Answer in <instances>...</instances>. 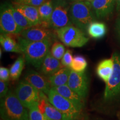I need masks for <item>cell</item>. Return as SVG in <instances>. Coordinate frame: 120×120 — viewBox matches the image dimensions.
I'll use <instances>...</instances> for the list:
<instances>
[{"label": "cell", "instance_id": "1", "mask_svg": "<svg viewBox=\"0 0 120 120\" xmlns=\"http://www.w3.org/2000/svg\"><path fill=\"white\" fill-rule=\"evenodd\" d=\"M17 41L27 62L36 68H40L45 57L50 51L52 41H32L22 37H19Z\"/></svg>", "mask_w": 120, "mask_h": 120}, {"label": "cell", "instance_id": "2", "mask_svg": "<svg viewBox=\"0 0 120 120\" xmlns=\"http://www.w3.org/2000/svg\"><path fill=\"white\" fill-rule=\"evenodd\" d=\"M0 111L3 120H30L29 112L12 92L1 99Z\"/></svg>", "mask_w": 120, "mask_h": 120}, {"label": "cell", "instance_id": "3", "mask_svg": "<svg viewBox=\"0 0 120 120\" xmlns=\"http://www.w3.org/2000/svg\"><path fill=\"white\" fill-rule=\"evenodd\" d=\"M94 12L91 2L78 0L70 7V19L76 27L85 31L90 24L94 21Z\"/></svg>", "mask_w": 120, "mask_h": 120}, {"label": "cell", "instance_id": "4", "mask_svg": "<svg viewBox=\"0 0 120 120\" xmlns=\"http://www.w3.org/2000/svg\"><path fill=\"white\" fill-rule=\"evenodd\" d=\"M49 101L62 114L64 120H78L82 109L51 88L47 94Z\"/></svg>", "mask_w": 120, "mask_h": 120}, {"label": "cell", "instance_id": "5", "mask_svg": "<svg viewBox=\"0 0 120 120\" xmlns=\"http://www.w3.org/2000/svg\"><path fill=\"white\" fill-rule=\"evenodd\" d=\"M60 40L64 45L71 47H82L89 41L82 30L72 25L55 30Z\"/></svg>", "mask_w": 120, "mask_h": 120}, {"label": "cell", "instance_id": "6", "mask_svg": "<svg viewBox=\"0 0 120 120\" xmlns=\"http://www.w3.org/2000/svg\"><path fill=\"white\" fill-rule=\"evenodd\" d=\"M53 10L50 27L55 30L72 25L70 17V6L66 0H53Z\"/></svg>", "mask_w": 120, "mask_h": 120}, {"label": "cell", "instance_id": "7", "mask_svg": "<svg viewBox=\"0 0 120 120\" xmlns=\"http://www.w3.org/2000/svg\"><path fill=\"white\" fill-rule=\"evenodd\" d=\"M112 57L114 61L113 70L106 83L103 98L106 101L112 100L120 95V53L115 52Z\"/></svg>", "mask_w": 120, "mask_h": 120}, {"label": "cell", "instance_id": "8", "mask_svg": "<svg viewBox=\"0 0 120 120\" xmlns=\"http://www.w3.org/2000/svg\"><path fill=\"white\" fill-rule=\"evenodd\" d=\"M15 95L25 107L30 109L34 105H38L41 92L24 80L17 85Z\"/></svg>", "mask_w": 120, "mask_h": 120}, {"label": "cell", "instance_id": "9", "mask_svg": "<svg viewBox=\"0 0 120 120\" xmlns=\"http://www.w3.org/2000/svg\"><path fill=\"white\" fill-rule=\"evenodd\" d=\"M0 30L1 34L17 35L21 34L23 30L18 26L12 13L11 4H4L1 7Z\"/></svg>", "mask_w": 120, "mask_h": 120}, {"label": "cell", "instance_id": "10", "mask_svg": "<svg viewBox=\"0 0 120 120\" xmlns=\"http://www.w3.org/2000/svg\"><path fill=\"white\" fill-rule=\"evenodd\" d=\"M21 36L26 40L32 41H42L49 40L53 41L56 35L49 29V28L43 26L41 23L36 26L23 30L21 33Z\"/></svg>", "mask_w": 120, "mask_h": 120}, {"label": "cell", "instance_id": "11", "mask_svg": "<svg viewBox=\"0 0 120 120\" xmlns=\"http://www.w3.org/2000/svg\"><path fill=\"white\" fill-rule=\"evenodd\" d=\"M67 85L82 98L86 97L88 90V79L85 72H77L71 70Z\"/></svg>", "mask_w": 120, "mask_h": 120}, {"label": "cell", "instance_id": "12", "mask_svg": "<svg viewBox=\"0 0 120 120\" xmlns=\"http://www.w3.org/2000/svg\"><path fill=\"white\" fill-rule=\"evenodd\" d=\"M24 80L34 86L40 92H42L47 94L51 89L48 78L37 72L30 70L24 76Z\"/></svg>", "mask_w": 120, "mask_h": 120}, {"label": "cell", "instance_id": "13", "mask_svg": "<svg viewBox=\"0 0 120 120\" xmlns=\"http://www.w3.org/2000/svg\"><path fill=\"white\" fill-rule=\"evenodd\" d=\"M38 108L42 113L51 120H64L62 114L49 102L48 97L42 92H41Z\"/></svg>", "mask_w": 120, "mask_h": 120}, {"label": "cell", "instance_id": "14", "mask_svg": "<svg viewBox=\"0 0 120 120\" xmlns=\"http://www.w3.org/2000/svg\"><path fill=\"white\" fill-rule=\"evenodd\" d=\"M91 4L96 17L103 18L112 13L116 0H94Z\"/></svg>", "mask_w": 120, "mask_h": 120}, {"label": "cell", "instance_id": "15", "mask_svg": "<svg viewBox=\"0 0 120 120\" xmlns=\"http://www.w3.org/2000/svg\"><path fill=\"white\" fill-rule=\"evenodd\" d=\"M12 5L16 10L27 18L33 26L40 25L42 21L39 14L38 7L15 4H13Z\"/></svg>", "mask_w": 120, "mask_h": 120}, {"label": "cell", "instance_id": "16", "mask_svg": "<svg viewBox=\"0 0 120 120\" xmlns=\"http://www.w3.org/2000/svg\"><path fill=\"white\" fill-rule=\"evenodd\" d=\"M64 67L60 60L52 56L51 52L45 57L40 67L41 73L45 76H50Z\"/></svg>", "mask_w": 120, "mask_h": 120}, {"label": "cell", "instance_id": "17", "mask_svg": "<svg viewBox=\"0 0 120 120\" xmlns=\"http://www.w3.org/2000/svg\"><path fill=\"white\" fill-rule=\"evenodd\" d=\"M52 89L59 94L64 98H67L69 101L72 102L78 107L83 109L85 105L83 98L79 96L77 94L74 92L67 85H62L61 86L52 87Z\"/></svg>", "mask_w": 120, "mask_h": 120}, {"label": "cell", "instance_id": "18", "mask_svg": "<svg viewBox=\"0 0 120 120\" xmlns=\"http://www.w3.org/2000/svg\"><path fill=\"white\" fill-rule=\"evenodd\" d=\"M71 71L70 67L64 66L56 72L49 76L48 79L51 87L67 85Z\"/></svg>", "mask_w": 120, "mask_h": 120}, {"label": "cell", "instance_id": "19", "mask_svg": "<svg viewBox=\"0 0 120 120\" xmlns=\"http://www.w3.org/2000/svg\"><path fill=\"white\" fill-rule=\"evenodd\" d=\"M114 61L113 58L105 59L97 65L96 73L99 77L105 83L107 82L113 70Z\"/></svg>", "mask_w": 120, "mask_h": 120}, {"label": "cell", "instance_id": "20", "mask_svg": "<svg viewBox=\"0 0 120 120\" xmlns=\"http://www.w3.org/2000/svg\"><path fill=\"white\" fill-rule=\"evenodd\" d=\"M15 34H1L0 36V43L5 51L22 53L19 43L13 37Z\"/></svg>", "mask_w": 120, "mask_h": 120}, {"label": "cell", "instance_id": "21", "mask_svg": "<svg viewBox=\"0 0 120 120\" xmlns=\"http://www.w3.org/2000/svg\"><path fill=\"white\" fill-rule=\"evenodd\" d=\"M88 34L90 36L94 39L103 38L107 32V27L103 22L93 21L88 26Z\"/></svg>", "mask_w": 120, "mask_h": 120}, {"label": "cell", "instance_id": "22", "mask_svg": "<svg viewBox=\"0 0 120 120\" xmlns=\"http://www.w3.org/2000/svg\"><path fill=\"white\" fill-rule=\"evenodd\" d=\"M39 14L42 22L50 24V20L53 10V0H48L38 7Z\"/></svg>", "mask_w": 120, "mask_h": 120}, {"label": "cell", "instance_id": "23", "mask_svg": "<svg viewBox=\"0 0 120 120\" xmlns=\"http://www.w3.org/2000/svg\"><path fill=\"white\" fill-rule=\"evenodd\" d=\"M25 58L20 56L10 67V77L12 80H17L20 77L25 66Z\"/></svg>", "mask_w": 120, "mask_h": 120}, {"label": "cell", "instance_id": "24", "mask_svg": "<svg viewBox=\"0 0 120 120\" xmlns=\"http://www.w3.org/2000/svg\"><path fill=\"white\" fill-rule=\"evenodd\" d=\"M11 8L15 21L18 26L23 30V31L33 26L31 22L27 19V18L23 15H22L20 12L16 10L12 4H11Z\"/></svg>", "mask_w": 120, "mask_h": 120}, {"label": "cell", "instance_id": "25", "mask_svg": "<svg viewBox=\"0 0 120 120\" xmlns=\"http://www.w3.org/2000/svg\"><path fill=\"white\" fill-rule=\"evenodd\" d=\"M87 67V61L81 55H76L73 57L70 68L77 72H83Z\"/></svg>", "mask_w": 120, "mask_h": 120}, {"label": "cell", "instance_id": "26", "mask_svg": "<svg viewBox=\"0 0 120 120\" xmlns=\"http://www.w3.org/2000/svg\"><path fill=\"white\" fill-rule=\"evenodd\" d=\"M51 53L54 57L61 60L66 52V49L64 45L61 42L55 41L52 45L50 50Z\"/></svg>", "mask_w": 120, "mask_h": 120}, {"label": "cell", "instance_id": "27", "mask_svg": "<svg viewBox=\"0 0 120 120\" xmlns=\"http://www.w3.org/2000/svg\"><path fill=\"white\" fill-rule=\"evenodd\" d=\"M30 120H51L40 111L38 105L32 106L29 109Z\"/></svg>", "mask_w": 120, "mask_h": 120}, {"label": "cell", "instance_id": "28", "mask_svg": "<svg viewBox=\"0 0 120 120\" xmlns=\"http://www.w3.org/2000/svg\"><path fill=\"white\" fill-rule=\"evenodd\" d=\"M47 1L48 0H15L13 2V4H25V5L38 7Z\"/></svg>", "mask_w": 120, "mask_h": 120}, {"label": "cell", "instance_id": "29", "mask_svg": "<svg viewBox=\"0 0 120 120\" xmlns=\"http://www.w3.org/2000/svg\"><path fill=\"white\" fill-rule=\"evenodd\" d=\"M73 58V57L72 55V52L71 51L70 49H67L62 59L61 60V62L64 66L70 67L72 62Z\"/></svg>", "mask_w": 120, "mask_h": 120}, {"label": "cell", "instance_id": "30", "mask_svg": "<svg viewBox=\"0 0 120 120\" xmlns=\"http://www.w3.org/2000/svg\"><path fill=\"white\" fill-rule=\"evenodd\" d=\"M10 77V70L4 67H0V79L4 81H8Z\"/></svg>", "mask_w": 120, "mask_h": 120}, {"label": "cell", "instance_id": "31", "mask_svg": "<svg viewBox=\"0 0 120 120\" xmlns=\"http://www.w3.org/2000/svg\"><path fill=\"white\" fill-rule=\"evenodd\" d=\"M8 88L7 82L0 80V97L2 99L4 98L8 94Z\"/></svg>", "mask_w": 120, "mask_h": 120}, {"label": "cell", "instance_id": "32", "mask_svg": "<svg viewBox=\"0 0 120 120\" xmlns=\"http://www.w3.org/2000/svg\"><path fill=\"white\" fill-rule=\"evenodd\" d=\"M116 30L120 38V17L118 18L116 22Z\"/></svg>", "mask_w": 120, "mask_h": 120}, {"label": "cell", "instance_id": "33", "mask_svg": "<svg viewBox=\"0 0 120 120\" xmlns=\"http://www.w3.org/2000/svg\"><path fill=\"white\" fill-rule=\"evenodd\" d=\"M116 9L118 12H120V0H116Z\"/></svg>", "mask_w": 120, "mask_h": 120}, {"label": "cell", "instance_id": "34", "mask_svg": "<svg viewBox=\"0 0 120 120\" xmlns=\"http://www.w3.org/2000/svg\"><path fill=\"white\" fill-rule=\"evenodd\" d=\"M79 1H87V2H92L94 0H79Z\"/></svg>", "mask_w": 120, "mask_h": 120}, {"label": "cell", "instance_id": "35", "mask_svg": "<svg viewBox=\"0 0 120 120\" xmlns=\"http://www.w3.org/2000/svg\"></svg>", "mask_w": 120, "mask_h": 120}, {"label": "cell", "instance_id": "36", "mask_svg": "<svg viewBox=\"0 0 120 120\" xmlns=\"http://www.w3.org/2000/svg\"><path fill=\"white\" fill-rule=\"evenodd\" d=\"M75 1H76V0H75Z\"/></svg>", "mask_w": 120, "mask_h": 120}]
</instances>
